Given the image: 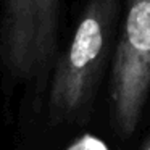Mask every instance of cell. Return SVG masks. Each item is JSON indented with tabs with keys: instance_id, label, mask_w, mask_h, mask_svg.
Returning a JSON list of instances; mask_svg holds the SVG:
<instances>
[{
	"instance_id": "obj_1",
	"label": "cell",
	"mask_w": 150,
	"mask_h": 150,
	"mask_svg": "<svg viewBox=\"0 0 150 150\" xmlns=\"http://www.w3.org/2000/svg\"><path fill=\"white\" fill-rule=\"evenodd\" d=\"M123 4L124 0H81L73 33L50 71L49 108L53 121H73L92 103L113 57Z\"/></svg>"
},
{
	"instance_id": "obj_2",
	"label": "cell",
	"mask_w": 150,
	"mask_h": 150,
	"mask_svg": "<svg viewBox=\"0 0 150 150\" xmlns=\"http://www.w3.org/2000/svg\"><path fill=\"white\" fill-rule=\"evenodd\" d=\"M69 0H0V68L11 79L45 84L60 49Z\"/></svg>"
},
{
	"instance_id": "obj_3",
	"label": "cell",
	"mask_w": 150,
	"mask_h": 150,
	"mask_svg": "<svg viewBox=\"0 0 150 150\" xmlns=\"http://www.w3.org/2000/svg\"><path fill=\"white\" fill-rule=\"evenodd\" d=\"M150 92V0H124L110 71L113 126L136 131Z\"/></svg>"
},
{
	"instance_id": "obj_4",
	"label": "cell",
	"mask_w": 150,
	"mask_h": 150,
	"mask_svg": "<svg viewBox=\"0 0 150 150\" xmlns=\"http://www.w3.org/2000/svg\"><path fill=\"white\" fill-rule=\"evenodd\" d=\"M140 150H150V136L145 139V142H144V145H142V149Z\"/></svg>"
}]
</instances>
